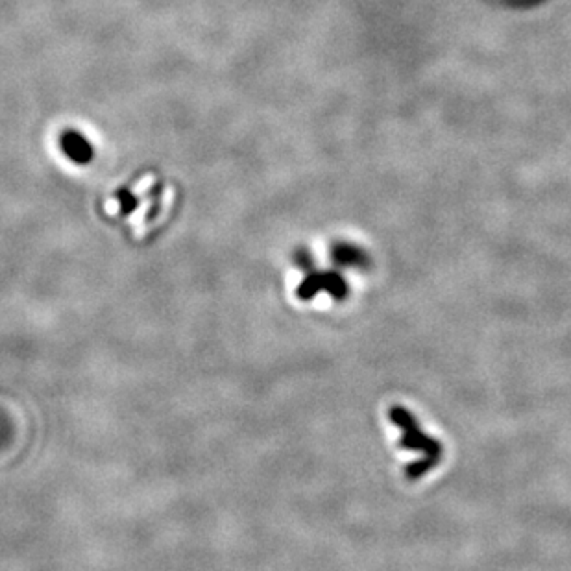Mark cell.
Wrapping results in <instances>:
<instances>
[{
	"label": "cell",
	"instance_id": "6da1fadb",
	"mask_svg": "<svg viewBox=\"0 0 571 571\" xmlns=\"http://www.w3.org/2000/svg\"><path fill=\"white\" fill-rule=\"evenodd\" d=\"M60 148L69 161L76 165H89L95 159V146L84 133L69 128L60 135Z\"/></svg>",
	"mask_w": 571,
	"mask_h": 571
},
{
	"label": "cell",
	"instance_id": "7a4b0ae2",
	"mask_svg": "<svg viewBox=\"0 0 571 571\" xmlns=\"http://www.w3.org/2000/svg\"><path fill=\"white\" fill-rule=\"evenodd\" d=\"M115 196H117L119 204H121V215H132V213L137 211L139 204H141L139 196H135V194H133L130 189H126V187L119 189V191L115 193Z\"/></svg>",
	"mask_w": 571,
	"mask_h": 571
}]
</instances>
